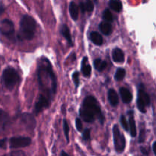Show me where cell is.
Masks as SVG:
<instances>
[{"instance_id":"26","label":"cell","mask_w":156,"mask_h":156,"mask_svg":"<svg viewBox=\"0 0 156 156\" xmlns=\"http://www.w3.org/2000/svg\"><path fill=\"white\" fill-rule=\"evenodd\" d=\"M85 9H86V11H88V12H92L93 9H94V4H93L92 2L90 1V0H87V1L85 2Z\"/></svg>"},{"instance_id":"31","label":"cell","mask_w":156,"mask_h":156,"mask_svg":"<svg viewBox=\"0 0 156 156\" xmlns=\"http://www.w3.org/2000/svg\"><path fill=\"white\" fill-rule=\"evenodd\" d=\"M76 128H77L78 130L79 131L82 130V121H81V120L79 118H76Z\"/></svg>"},{"instance_id":"6","label":"cell","mask_w":156,"mask_h":156,"mask_svg":"<svg viewBox=\"0 0 156 156\" xmlns=\"http://www.w3.org/2000/svg\"><path fill=\"white\" fill-rule=\"evenodd\" d=\"M150 104V98L143 89H140L137 98V108L142 113H146V107Z\"/></svg>"},{"instance_id":"2","label":"cell","mask_w":156,"mask_h":156,"mask_svg":"<svg viewBox=\"0 0 156 156\" xmlns=\"http://www.w3.org/2000/svg\"><path fill=\"white\" fill-rule=\"evenodd\" d=\"M36 30V22L32 17L24 15L20 21V31L18 37L21 40H31Z\"/></svg>"},{"instance_id":"27","label":"cell","mask_w":156,"mask_h":156,"mask_svg":"<svg viewBox=\"0 0 156 156\" xmlns=\"http://www.w3.org/2000/svg\"><path fill=\"white\" fill-rule=\"evenodd\" d=\"M73 82H74L75 85H76V87L79 86V74L78 72H75L73 74Z\"/></svg>"},{"instance_id":"18","label":"cell","mask_w":156,"mask_h":156,"mask_svg":"<svg viewBox=\"0 0 156 156\" xmlns=\"http://www.w3.org/2000/svg\"><path fill=\"white\" fill-rule=\"evenodd\" d=\"M91 40L93 43H94L95 45L97 46H101L103 44V37H101V35L100 34H98V32H91Z\"/></svg>"},{"instance_id":"7","label":"cell","mask_w":156,"mask_h":156,"mask_svg":"<svg viewBox=\"0 0 156 156\" xmlns=\"http://www.w3.org/2000/svg\"><path fill=\"white\" fill-rule=\"evenodd\" d=\"M15 28L12 21L10 20H3L0 24V32L5 36H11L14 34Z\"/></svg>"},{"instance_id":"37","label":"cell","mask_w":156,"mask_h":156,"mask_svg":"<svg viewBox=\"0 0 156 156\" xmlns=\"http://www.w3.org/2000/svg\"><path fill=\"white\" fill-rule=\"evenodd\" d=\"M61 156H69V155L66 152H65L64 151H62V152H61Z\"/></svg>"},{"instance_id":"29","label":"cell","mask_w":156,"mask_h":156,"mask_svg":"<svg viewBox=\"0 0 156 156\" xmlns=\"http://www.w3.org/2000/svg\"><path fill=\"white\" fill-rule=\"evenodd\" d=\"M91 138V132H90L89 129H85L83 133V139L85 140H88Z\"/></svg>"},{"instance_id":"25","label":"cell","mask_w":156,"mask_h":156,"mask_svg":"<svg viewBox=\"0 0 156 156\" xmlns=\"http://www.w3.org/2000/svg\"><path fill=\"white\" fill-rule=\"evenodd\" d=\"M120 123H121L122 126H123V129H124L126 131L129 130V123H128L127 120H126V119L125 118L124 116H121V117H120Z\"/></svg>"},{"instance_id":"22","label":"cell","mask_w":156,"mask_h":156,"mask_svg":"<svg viewBox=\"0 0 156 156\" xmlns=\"http://www.w3.org/2000/svg\"><path fill=\"white\" fill-rule=\"evenodd\" d=\"M125 76H126V70L124 69L120 68L117 70L116 72V74L114 78L117 81H122L123 79H124Z\"/></svg>"},{"instance_id":"12","label":"cell","mask_w":156,"mask_h":156,"mask_svg":"<svg viewBox=\"0 0 156 156\" xmlns=\"http://www.w3.org/2000/svg\"><path fill=\"white\" fill-rule=\"evenodd\" d=\"M108 100H109L110 104H111L113 107H115L118 105L119 98L117 92L115 91V90L110 89L109 91H108Z\"/></svg>"},{"instance_id":"4","label":"cell","mask_w":156,"mask_h":156,"mask_svg":"<svg viewBox=\"0 0 156 156\" xmlns=\"http://www.w3.org/2000/svg\"><path fill=\"white\" fill-rule=\"evenodd\" d=\"M113 135H114V147L117 152H123L126 146V140L124 136L119 129L118 126L115 125L113 128Z\"/></svg>"},{"instance_id":"21","label":"cell","mask_w":156,"mask_h":156,"mask_svg":"<svg viewBox=\"0 0 156 156\" xmlns=\"http://www.w3.org/2000/svg\"><path fill=\"white\" fill-rule=\"evenodd\" d=\"M129 126L130 134L133 137H135L136 136V122L133 117L131 116L129 119Z\"/></svg>"},{"instance_id":"23","label":"cell","mask_w":156,"mask_h":156,"mask_svg":"<svg viewBox=\"0 0 156 156\" xmlns=\"http://www.w3.org/2000/svg\"><path fill=\"white\" fill-rule=\"evenodd\" d=\"M103 18L107 22H111L113 21L114 18H113V15L109 9H105V12L103 13Z\"/></svg>"},{"instance_id":"17","label":"cell","mask_w":156,"mask_h":156,"mask_svg":"<svg viewBox=\"0 0 156 156\" xmlns=\"http://www.w3.org/2000/svg\"><path fill=\"white\" fill-rule=\"evenodd\" d=\"M61 33L63 35L64 37L66 38L67 41H68L69 44V45H73V42H72V37H71V34H70V31L69 29L68 26L66 24H63V25L61 27Z\"/></svg>"},{"instance_id":"24","label":"cell","mask_w":156,"mask_h":156,"mask_svg":"<svg viewBox=\"0 0 156 156\" xmlns=\"http://www.w3.org/2000/svg\"><path fill=\"white\" fill-rule=\"evenodd\" d=\"M63 130H64V133H65L66 138L67 142H69V124L67 123L66 120L64 119L63 120Z\"/></svg>"},{"instance_id":"11","label":"cell","mask_w":156,"mask_h":156,"mask_svg":"<svg viewBox=\"0 0 156 156\" xmlns=\"http://www.w3.org/2000/svg\"><path fill=\"white\" fill-rule=\"evenodd\" d=\"M120 94L121 96L122 101L123 103L129 104L132 101L133 95L130 91L126 88H121L120 89Z\"/></svg>"},{"instance_id":"1","label":"cell","mask_w":156,"mask_h":156,"mask_svg":"<svg viewBox=\"0 0 156 156\" xmlns=\"http://www.w3.org/2000/svg\"><path fill=\"white\" fill-rule=\"evenodd\" d=\"M79 114L87 123H93L97 116L101 123H104V116L99 108L98 103L92 96H88L85 98L82 107L79 111Z\"/></svg>"},{"instance_id":"35","label":"cell","mask_w":156,"mask_h":156,"mask_svg":"<svg viewBox=\"0 0 156 156\" xmlns=\"http://www.w3.org/2000/svg\"><path fill=\"white\" fill-rule=\"evenodd\" d=\"M4 12V6L2 4H0V15Z\"/></svg>"},{"instance_id":"30","label":"cell","mask_w":156,"mask_h":156,"mask_svg":"<svg viewBox=\"0 0 156 156\" xmlns=\"http://www.w3.org/2000/svg\"><path fill=\"white\" fill-rule=\"evenodd\" d=\"M146 139V132H145L144 129H142L141 131H140V137H139V142L140 143H143Z\"/></svg>"},{"instance_id":"14","label":"cell","mask_w":156,"mask_h":156,"mask_svg":"<svg viewBox=\"0 0 156 156\" xmlns=\"http://www.w3.org/2000/svg\"><path fill=\"white\" fill-rule=\"evenodd\" d=\"M9 122V116L5 111L0 110V129L6 127Z\"/></svg>"},{"instance_id":"19","label":"cell","mask_w":156,"mask_h":156,"mask_svg":"<svg viewBox=\"0 0 156 156\" xmlns=\"http://www.w3.org/2000/svg\"><path fill=\"white\" fill-rule=\"evenodd\" d=\"M94 66L98 71L101 72L107 67V62L105 61L101 60V59H96L94 61Z\"/></svg>"},{"instance_id":"28","label":"cell","mask_w":156,"mask_h":156,"mask_svg":"<svg viewBox=\"0 0 156 156\" xmlns=\"http://www.w3.org/2000/svg\"><path fill=\"white\" fill-rule=\"evenodd\" d=\"M3 156H25V154L22 151H14V152H12L9 154Z\"/></svg>"},{"instance_id":"13","label":"cell","mask_w":156,"mask_h":156,"mask_svg":"<svg viewBox=\"0 0 156 156\" xmlns=\"http://www.w3.org/2000/svg\"><path fill=\"white\" fill-rule=\"evenodd\" d=\"M99 29L105 35H110L112 33V26L109 22L103 21L99 25Z\"/></svg>"},{"instance_id":"33","label":"cell","mask_w":156,"mask_h":156,"mask_svg":"<svg viewBox=\"0 0 156 156\" xmlns=\"http://www.w3.org/2000/svg\"><path fill=\"white\" fill-rule=\"evenodd\" d=\"M79 7H80L81 10H82V13H85V12L86 11V9H85V5L84 2H81L80 4H79Z\"/></svg>"},{"instance_id":"9","label":"cell","mask_w":156,"mask_h":156,"mask_svg":"<svg viewBox=\"0 0 156 156\" xmlns=\"http://www.w3.org/2000/svg\"><path fill=\"white\" fill-rule=\"evenodd\" d=\"M21 121L27 129H33L36 126V121L32 115L29 114H23L21 115Z\"/></svg>"},{"instance_id":"8","label":"cell","mask_w":156,"mask_h":156,"mask_svg":"<svg viewBox=\"0 0 156 156\" xmlns=\"http://www.w3.org/2000/svg\"><path fill=\"white\" fill-rule=\"evenodd\" d=\"M49 106V101L47 99V98H46L44 95H40L38 98V100L37 101L36 105H35V108L34 111L36 114H38L39 112H41V111H43V109L47 108Z\"/></svg>"},{"instance_id":"34","label":"cell","mask_w":156,"mask_h":156,"mask_svg":"<svg viewBox=\"0 0 156 156\" xmlns=\"http://www.w3.org/2000/svg\"><path fill=\"white\" fill-rule=\"evenodd\" d=\"M141 151H142V152L143 153V155H149V153H148V151L146 150V149H144V148H141Z\"/></svg>"},{"instance_id":"5","label":"cell","mask_w":156,"mask_h":156,"mask_svg":"<svg viewBox=\"0 0 156 156\" xmlns=\"http://www.w3.org/2000/svg\"><path fill=\"white\" fill-rule=\"evenodd\" d=\"M31 143V140L29 137L15 136L9 140V146L12 149L27 147Z\"/></svg>"},{"instance_id":"36","label":"cell","mask_w":156,"mask_h":156,"mask_svg":"<svg viewBox=\"0 0 156 156\" xmlns=\"http://www.w3.org/2000/svg\"><path fill=\"white\" fill-rule=\"evenodd\" d=\"M152 149H153V152L155 153V155H156V142L153 143V146H152Z\"/></svg>"},{"instance_id":"16","label":"cell","mask_w":156,"mask_h":156,"mask_svg":"<svg viewBox=\"0 0 156 156\" xmlns=\"http://www.w3.org/2000/svg\"><path fill=\"white\" fill-rule=\"evenodd\" d=\"M87 60H88V59L86 57L83 59L82 64V72L85 77H89L91 76V66L87 63Z\"/></svg>"},{"instance_id":"10","label":"cell","mask_w":156,"mask_h":156,"mask_svg":"<svg viewBox=\"0 0 156 156\" xmlns=\"http://www.w3.org/2000/svg\"><path fill=\"white\" fill-rule=\"evenodd\" d=\"M112 58L113 60L116 62H124V53L123 50L120 48H115L112 51Z\"/></svg>"},{"instance_id":"15","label":"cell","mask_w":156,"mask_h":156,"mask_svg":"<svg viewBox=\"0 0 156 156\" xmlns=\"http://www.w3.org/2000/svg\"><path fill=\"white\" fill-rule=\"evenodd\" d=\"M70 16L74 21H76L79 17V7L74 2H71L69 4Z\"/></svg>"},{"instance_id":"20","label":"cell","mask_w":156,"mask_h":156,"mask_svg":"<svg viewBox=\"0 0 156 156\" xmlns=\"http://www.w3.org/2000/svg\"><path fill=\"white\" fill-rule=\"evenodd\" d=\"M110 6L114 11L117 12H120L123 9V5L120 1L118 0H111L109 3Z\"/></svg>"},{"instance_id":"3","label":"cell","mask_w":156,"mask_h":156,"mask_svg":"<svg viewBox=\"0 0 156 156\" xmlns=\"http://www.w3.org/2000/svg\"><path fill=\"white\" fill-rule=\"evenodd\" d=\"M19 80V76L13 68H7L2 74V82L6 88L12 90Z\"/></svg>"},{"instance_id":"32","label":"cell","mask_w":156,"mask_h":156,"mask_svg":"<svg viewBox=\"0 0 156 156\" xmlns=\"http://www.w3.org/2000/svg\"><path fill=\"white\" fill-rule=\"evenodd\" d=\"M6 146H7V140L6 139L0 140V148L3 149H5Z\"/></svg>"}]
</instances>
